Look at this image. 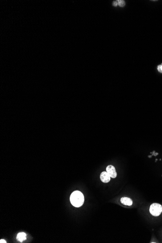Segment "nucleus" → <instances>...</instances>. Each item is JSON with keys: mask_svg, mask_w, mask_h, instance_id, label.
Returning <instances> with one entry per match:
<instances>
[{"mask_svg": "<svg viewBox=\"0 0 162 243\" xmlns=\"http://www.w3.org/2000/svg\"><path fill=\"white\" fill-rule=\"evenodd\" d=\"M70 201L72 204L75 207H80L83 205L85 201L83 193L79 191L73 192L70 197Z\"/></svg>", "mask_w": 162, "mask_h": 243, "instance_id": "obj_1", "label": "nucleus"}, {"mask_svg": "<svg viewBox=\"0 0 162 243\" xmlns=\"http://www.w3.org/2000/svg\"><path fill=\"white\" fill-rule=\"evenodd\" d=\"M149 212L152 215L158 216L162 213V206L159 203H152L150 206Z\"/></svg>", "mask_w": 162, "mask_h": 243, "instance_id": "obj_2", "label": "nucleus"}, {"mask_svg": "<svg viewBox=\"0 0 162 243\" xmlns=\"http://www.w3.org/2000/svg\"><path fill=\"white\" fill-rule=\"evenodd\" d=\"M106 172L109 175V176L112 178H116L117 173L116 170V168L112 165H109L106 167Z\"/></svg>", "mask_w": 162, "mask_h": 243, "instance_id": "obj_3", "label": "nucleus"}, {"mask_svg": "<svg viewBox=\"0 0 162 243\" xmlns=\"http://www.w3.org/2000/svg\"><path fill=\"white\" fill-rule=\"evenodd\" d=\"M111 177L108 174V173L106 171H103L102 172L100 175V179L102 182L104 183H108L110 181Z\"/></svg>", "mask_w": 162, "mask_h": 243, "instance_id": "obj_4", "label": "nucleus"}, {"mask_svg": "<svg viewBox=\"0 0 162 243\" xmlns=\"http://www.w3.org/2000/svg\"><path fill=\"white\" fill-rule=\"evenodd\" d=\"M120 201L122 204L127 205V206H131L133 204V201L130 198L128 197H123L120 199Z\"/></svg>", "mask_w": 162, "mask_h": 243, "instance_id": "obj_5", "label": "nucleus"}, {"mask_svg": "<svg viewBox=\"0 0 162 243\" xmlns=\"http://www.w3.org/2000/svg\"><path fill=\"white\" fill-rule=\"evenodd\" d=\"M17 239L18 241L22 242L23 241L26 239V234L24 232H20L18 234L17 236Z\"/></svg>", "mask_w": 162, "mask_h": 243, "instance_id": "obj_6", "label": "nucleus"}, {"mask_svg": "<svg viewBox=\"0 0 162 243\" xmlns=\"http://www.w3.org/2000/svg\"><path fill=\"white\" fill-rule=\"evenodd\" d=\"M117 1H118V5H119V6H120V7H123L125 4V2L124 0H117Z\"/></svg>", "mask_w": 162, "mask_h": 243, "instance_id": "obj_7", "label": "nucleus"}, {"mask_svg": "<svg viewBox=\"0 0 162 243\" xmlns=\"http://www.w3.org/2000/svg\"><path fill=\"white\" fill-rule=\"evenodd\" d=\"M157 69L160 72V73H162V65H159L157 67Z\"/></svg>", "mask_w": 162, "mask_h": 243, "instance_id": "obj_8", "label": "nucleus"}, {"mask_svg": "<svg viewBox=\"0 0 162 243\" xmlns=\"http://www.w3.org/2000/svg\"><path fill=\"white\" fill-rule=\"evenodd\" d=\"M118 5V1H114L113 2V5L114 6H117Z\"/></svg>", "mask_w": 162, "mask_h": 243, "instance_id": "obj_9", "label": "nucleus"}, {"mask_svg": "<svg viewBox=\"0 0 162 243\" xmlns=\"http://www.w3.org/2000/svg\"><path fill=\"white\" fill-rule=\"evenodd\" d=\"M0 243H7V242H6V241L5 240H4V239H1V240H0Z\"/></svg>", "mask_w": 162, "mask_h": 243, "instance_id": "obj_10", "label": "nucleus"}, {"mask_svg": "<svg viewBox=\"0 0 162 243\" xmlns=\"http://www.w3.org/2000/svg\"><path fill=\"white\" fill-rule=\"evenodd\" d=\"M161 65H162V64H161Z\"/></svg>", "mask_w": 162, "mask_h": 243, "instance_id": "obj_11", "label": "nucleus"}]
</instances>
